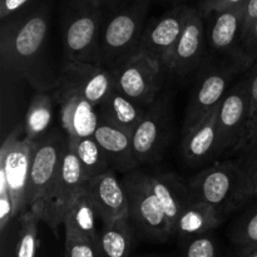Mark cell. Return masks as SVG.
<instances>
[{
    "label": "cell",
    "instance_id": "cell-1",
    "mask_svg": "<svg viewBox=\"0 0 257 257\" xmlns=\"http://www.w3.org/2000/svg\"><path fill=\"white\" fill-rule=\"evenodd\" d=\"M49 7L40 4L23 9L2 20L0 60L3 73L27 80L38 92L54 90L58 85L47 59Z\"/></svg>",
    "mask_w": 257,
    "mask_h": 257
},
{
    "label": "cell",
    "instance_id": "cell-2",
    "mask_svg": "<svg viewBox=\"0 0 257 257\" xmlns=\"http://www.w3.org/2000/svg\"><path fill=\"white\" fill-rule=\"evenodd\" d=\"M193 201L212 206L221 217L250 200V180L238 161L217 162L188 183Z\"/></svg>",
    "mask_w": 257,
    "mask_h": 257
},
{
    "label": "cell",
    "instance_id": "cell-3",
    "mask_svg": "<svg viewBox=\"0 0 257 257\" xmlns=\"http://www.w3.org/2000/svg\"><path fill=\"white\" fill-rule=\"evenodd\" d=\"M102 5L97 0H69L63 20L65 63L99 64Z\"/></svg>",
    "mask_w": 257,
    "mask_h": 257
},
{
    "label": "cell",
    "instance_id": "cell-4",
    "mask_svg": "<svg viewBox=\"0 0 257 257\" xmlns=\"http://www.w3.org/2000/svg\"><path fill=\"white\" fill-rule=\"evenodd\" d=\"M148 8L150 0H132L103 23L99 42L100 65L110 69L138 52Z\"/></svg>",
    "mask_w": 257,
    "mask_h": 257
},
{
    "label": "cell",
    "instance_id": "cell-5",
    "mask_svg": "<svg viewBox=\"0 0 257 257\" xmlns=\"http://www.w3.org/2000/svg\"><path fill=\"white\" fill-rule=\"evenodd\" d=\"M122 182L127 192L130 221L133 228L147 240H168L172 231L153 192L150 176L135 170L125 173Z\"/></svg>",
    "mask_w": 257,
    "mask_h": 257
},
{
    "label": "cell",
    "instance_id": "cell-6",
    "mask_svg": "<svg viewBox=\"0 0 257 257\" xmlns=\"http://www.w3.org/2000/svg\"><path fill=\"white\" fill-rule=\"evenodd\" d=\"M35 142L27 140L24 127L18 125L0 148V177L4 178L13 202V216L28 211V187Z\"/></svg>",
    "mask_w": 257,
    "mask_h": 257
},
{
    "label": "cell",
    "instance_id": "cell-7",
    "mask_svg": "<svg viewBox=\"0 0 257 257\" xmlns=\"http://www.w3.org/2000/svg\"><path fill=\"white\" fill-rule=\"evenodd\" d=\"M87 178L79 160L68 146L62 160L57 178L37 217L47 223L58 237V228L64 223L65 215L80 191L84 188Z\"/></svg>",
    "mask_w": 257,
    "mask_h": 257
},
{
    "label": "cell",
    "instance_id": "cell-8",
    "mask_svg": "<svg viewBox=\"0 0 257 257\" xmlns=\"http://www.w3.org/2000/svg\"><path fill=\"white\" fill-rule=\"evenodd\" d=\"M118 90L143 107L157 99L162 87V65L146 53L137 52L110 68Z\"/></svg>",
    "mask_w": 257,
    "mask_h": 257
},
{
    "label": "cell",
    "instance_id": "cell-9",
    "mask_svg": "<svg viewBox=\"0 0 257 257\" xmlns=\"http://www.w3.org/2000/svg\"><path fill=\"white\" fill-rule=\"evenodd\" d=\"M67 147L68 137H63L57 131L35 142L28 187V211L35 215L40 211L57 178Z\"/></svg>",
    "mask_w": 257,
    "mask_h": 257
},
{
    "label": "cell",
    "instance_id": "cell-10",
    "mask_svg": "<svg viewBox=\"0 0 257 257\" xmlns=\"http://www.w3.org/2000/svg\"><path fill=\"white\" fill-rule=\"evenodd\" d=\"M243 68L236 62L203 68L186 109L183 133L220 107L230 90L231 80Z\"/></svg>",
    "mask_w": 257,
    "mask_h": 257
},
{
    "label": "cell",
    "instance_id": "cell-11",
    "mask_svg": "<svg viewBox=\"0 0 257 257\" xmlns=\"http://www.w3.org/2000/svg\"><path fill=\"white\" fill-rule=\"evenodd\" d=\"M113 88L114 77L109 68L93 63H65L53 98L79 95L98 107Z\"/></svg>",
    "mask_w": 257,
    "mask_h": 257
},
{
    "label": "cell",
    "instance_id": "cell-12",
    "mask_svg": "<svg viewBox=\"0 0 257 257\" xmlns=\"http://www.w3.org/2000/svg\"><path fill=\"white\" fill-rule=\"evenodd\" d=\"M251 118L248 80L243 78L227 92L217 113L216 157L233 152L242 141Z\"/></svg>",
    "mask_w": 257,
    "mask_h": 257
},
{
    "label": "cell",
    "instance_id": "cell-13",
    "mask_svg": "<svg viewBox=\"0 0 257 257\" xmlns=\"http://www.w3.org/2000/svg\"><path fill=\"white\" fill-rule=\"evenodd\" d=\"M188 10L190 7L185 4L175 5L163 15L151 20L143 30L138 52L146 53L163 67L182 34Z\"/></svg>",
    "mask_w": 257,
    "mask_h": 257
},
{
    "label": "cell",
    "instance_id": "cell-14",
    "mask_svg": "<svg viewBox=\"0 0 257 257\" xmlns=\"http://www.w3.org/2000/svg\"><path fill=\"white\" fill-rule=\"evenodd\" d=\"M168 138V110L166 102L156 99L132 135L135 158L138 165L155 163L162 158Z\"/></svg>",
    "mask_w": 257,
    "mask_h": 257
},
{
    "label": "cell",
    "instance_id": "cell-15",
    "mask_svg": "<svg viewBox=\"0 0 257 257\" xmlns=\"http://www.w3.org/2000/svg\"><path fill=\"white\" fill-rule=\"evenodd\" d=\"M206 27L200 10H188L185 28L163 69L177 77H186L201 64L205 54Z\"/></svg>",
    "mask_w": 257,
    "mask_h": 257
},
{
    "label": "cell",
    "instance_id": "cell-16",
    "mask_svg": "<svg viewBox=\"0 0 257 257\" xmlns=\"http://www.w3.org/2000/svg\"><path fill=\"white\" fill-rule=\"evenodd\" d=\"M243 4L220 10H212L207 18L206 38L210 49L218 55H227L232 62L240 63V47L242 38ZM242 67V65H241Z\"/></svg>",
    "mask_w": 257,
    "mask_h": 257
},
{
    "label": "cell",
    "instance_id": "cell-17",
    "mask_svg": "<svg viewBox=\"0 0 257 257\" xmlns=\"http://www.w3.org/2000/svg\"><path fill=\"white\" fill-rule=\"evenodd\" d=\"M85 190L90 195L102 223L130 218L124 185L122 180H118L113 170L88 180L85 182Z\"/></svg>",
    "mask_w": 257,
    "mask_h": 257
},
{
    "label": "cell",
    "instance_id": "cell-18",
    "mask_svg": "<svg viewBox=\"0 0 257 257\" xmlns=\"http://www.w3.org/2000/svg\"><path fill=\"white\" fill-rule=\"evenodd\" d=\"M55 100L60 104L62 127L69 140L94 136L100 122L95 105L79 95H63Z\"/></svg>",
    "mask_w": 257,
    "mask_h": 257
},
{
    "label": "cell",
    "instance_id": "cell-19",
    "mask_svg": "<svg viewBox=\"0 0 257 257\" xmlns=\"http://www.w3.org/2000/svg\"><path fill=\"white\" fill-rule=\"evenodd\" d=\"M93 137L104 151L110 168L114 172L118 171L128 173L137 168L138 163L135 158L132 136L130 133L124 132L100 117L99 125Z\"/></svg>",
    "mask_w": 257,
    "mask_h": 257
},
{
    "label": "cell",
    "instance_id": "cell-20",
    "mask_svg": "<svg viewBox=\"0 0 257 257\" xmlns=\"http://www.w3.org/2000/svg\"><path fill=\"white\" fill-rule=\"evenodd\" d=\"M150 178L153 192L165 211L172 235H175L181 213L193 201L190 187L173 173H156Z\"/></svg>",
    "mask_w": 257,
    "mask_h": 257
},
{
    "label": "cell",
    "instance_id": "cell-21",
    "mask_svg": "<svg viewBox=\"0 0 257 257\" xmlns=\"http://www.w3.org/2000/svg\"><path fill=\"white\" fill-rule=\"evenodd\" d=\"M217 113L218 108L183 133L182 155L187 162L198 165L216 157Z\"/></svg>",
    "mask_w": 257,
    "mask_h": 257
},
{
    "label": "cell",
    "instance_id": "cell-22",
    "mask_svg": "<svg viewBox=\"0 0 257 257\" xmlns=\"http://www.w3.org/2000/svg\"><path fill=\"white\" fill-rule=\"evenodd\" d=\"M97 108L103 119L130 133L131 136L133 135L147 110V107H143L128 98L120 90H118L115 85Z\"/></svg>",
    "mask_w": 257,
    "mask_h": 257
},
{
    "label": "cell",
    "instance_id": "cell-23",
    "mask_svg": "<svg viewBox=\"0 0 257 257\" xmlns=\"http://www.w3.org/2000/svg\"><path fill=\"white\" fill-rule=\"evenodd\" d=\"M97 220H100L99 213L84 186L65 215L63 223L65 233L87 238L95 245L99 233V230L97 228Z\"/></svg>",
    "mask_w": 257,
    "mask_h": 257
},
{
    "label": "cell",
    "instance_id": "cell-24",
    "mask_svg": "<svg viewBox=\"0 0 257 257\" xmlns=\"http://www.w3.org/2000/svg\"><path fill=\"white\" fill-rule=\"evenodd\" d=\"M135 242V228L130 218L102 223L95 250L97 257H130Z\"/></svg>",
    "mask_w": 257,
    "mask_h": 257
},
{
    "label": "cell",
    "instance_id": "cell-25",
    "mask_svg": "<svg viewBox=\"0 0 257 257\" xmlns=\"http://www.w3.org/2000/svg\"><path fill=\"white\" fill-rule=\"evenodd\" d=\"M222 217L220 213L205 202L192 201L181 213L175 227V235L193 238L205 235L220 225Z\"/></svg>",
    "mask_w": 257,
    "mask_h": 257
},
{
    "label": "cell",
    "instance_id": "cell-26",
    "mask_svg": "<svg viewBox=\"0 0 257 257\" xmlns=\"http://www.w3.org/2000/svg\"><path fill=\"white\" fill-rule=\"evenodd\" d=\"M53 95L38 92L33 97L24 120V133L30 142H38L47 136L53 120Z\"/></svg>",
    "mask_w": 257,
    "mask_h": 257
},
{
    "label": "cell",
    "instance_id": "cell-27",
    "mask_svg": "<svg viewBox=\"0 0 257 257\" xmlns=\"http://www.w3.org/2000/svg\"><path fill=\"white\" fill-rule=\"evenodd\" d=\"M68 146L79 160L87 181L112 170L104 151L94 137L68 138Z\"/></svg>",
    "mask_w": 257,
    "mask_h": 257
},
{
    "label": "cell",
    "instance_id": "cell-28",
    "mask_svg": "<svg viewBox=\"0 0 257 257\" xmlns=\"http://www.w3.org/2000/svg\"><path fill=\"white\" fill-rule=\"evenodd\" d=\"M18 220L20 228L15 257H37L40 246L38 237V223L40 220L32 211H25Z\"/></svg>",
    "mask_w": 257,
    "mask_h": 257
},
{
    "label": "cell",
    "instance_id": "cell-29",
    "mask_svg": "<svg viewBox=\"0 0 257 257\" xmlns=\"http://www.w3.org/2000/svg\"><path fill=\"white\" fill-rule=\"evenodd\" d=\"M233 153L238 155L237 161L242 165L243 170L250 180L251 173L253 172L257 166V109L251 115L242 141L233 151Z\"/></svg>",
    "mask_w": 257,
    "mask_h": 257
},
{
    "label": "cell",
    "instance_id": "cell-30",
    "mask_svg": "<svg viewBox=\"0 0 257 257\" xmlns=\"http://www.w3.org/2000/svg\"><path fill=\"white\" fill-rule=\"evenodd\" d=\"M231 240L240 247L241 255L257 248V207L235 223L231 231Z\"/></svg>",
    "mask_w": 257,
    "mask_h": 257
},
{
    "label": "cell",
    "instance_id": "cell-31",
    "mask_svg": "<svg viewBox=\"0 0 257 257\" xmlns=\"http://www.w3.org/2000/svg\"><path fill=\"white\" fill-rule=\"evenodd\" d=\"M240 63L243 70L251 69L257 63V20L241 39Z\"/></svg>",
    "mask_w": 257,
    "mask_h": 257
},
{
    "label": "cell",
    "instance_id": "cell-32",
    "mask_svg": "<svg viewBox=\"0 0 257 257\" xmlns=\"http://www.w3.org/2000/svg\"><path fill=\"white\" fill-rule=\"evenodd\" d=\"M64 257H97L94 242L65 233Z\"/></svg>",
    "mask_w": 257,
    "mask_h": 257
},
{
    "label": "cell",
    "instance_id": "cell-33",
    "mask_svg": "<svg viewBox=\"0 0 257 257\" xmlns=\"http://www.w3.org/2000/svg\"><path fill=\"white\" fill-rule=\"evenodd\" d=\"M185 257H217L215 241L208 236H197L187 243Z\"/></svg>",
    "mask_w": 257,
    "mask_h": 257
},
{
    "label": "cell",
    "instance_id": "cell-34",
    "mask_svg": "<svg viewBox=\"0 0 257 257\" xmlns=\"http://www.w3.org/2000/svg\"><path fill=\"white\" fill-rule=\"evenodd\" d=\"M12 220H14L12 197H10L7 182L4 178L0 177V230L2 232H5Z\"/></svg>",
    "mask_w": 257,
    "mask_h": 257
},
{
    "label": "cell",
    "instance_id": "cell-35",
    "mask_svg": "<svg viewBox=\"0 0 257 257\" xmlns=\"http://www.w3.org/2000/svg\"><path fill=\"white\" fill-rule=\"evenodd\" d=\"M32 0H0V19L5 20L10 15L24 9Z\"/></svg>",
    "mask_w": 257,
    "mask_h": 257
},
{
    "label": "cell",
    "instance_id": "cell-36",
    "mask_svg": "<svg viewBox=\"0 0 257 257\" xmlns=\"http://www.w3.org/2000/svg\"><path fill=\"white\" fill-rule=\"evenodd\" d=\"M257 20V0H246L243 4V22L242 37L248 32L252 24ZM242 39V38H241Z\"/></svg>",
    "mask_w": 257,
    "mask_h": 257
},
{
    "label": "cell",
    "instance_id": "cell-37",
    "mask_svg": "<svg viewBox=\"0 0 257 257\" xmlns=\"http://www.w3.org/2000/svg\"><path fill=\"white\" fill-rule=\"evenodd\" d=\"M248 80V92H250L251 100V115L257 109V63L250 69L247 77Z\"/></svg>",
    "mask_w": 257,
    "mask_h": 257
},
{
    "label": "cell",
    "instance_id": "cell-38",
    "mask_svg": "<svg viewBox=\"0 0 257 257\" xmlns=\"http://www.w3.org/2000/svg\"><path fill=\"white\" fill-rule=\"evenodd\" d=\"M245 2H246V0H216V2L212 4V7L210 8V10H208V12L206 13V14H208V13L212 12V10L225 9V8L233 7V5L242 4V3H245ZM205 15H203V17H205Z\"/></svg>",
    "mask_w": 257,
    "mask_h": 257
},
{
    "label": "cell",
    "instance_id": "cell-39",
    "mask_svg": "<svg viewBox=\"0 0 257 257\" xmlns=\"http://www.w3.org/2000/svg\"><path fill=\"white\" fill-rule=\"evenodd\" d=\"M250 197L257 198V166L250 177Z\"/></svg>",
    "mask_w": 257,
    "mask_h": 257
},
{
    "label": "cell",
    "instance_id": "cell-40",
    "mask_svg": "<svg viewBox=\"0 0 257 257\" xmlns=\"http://www.w3.org/2000/svg\"><path fill=\"white\" fill-rule=\"evenodd\" d=\"M216 0H201V4H200V13L202 15H205L206 13L210 10V8L212 7V4L215 3Z\"/></svg>",
    "mask_w": 257,
    "mask_h": 257
},
{
    "label": "cell",
    "instance_id": "cell-41",
    "mask_svg": "<svg viewBox=\"0 0 257 257\" xmlns=\"http://www.w3.org/2000/svg\"><path fill=\"white\" fill-rule=\"evenodd\" d=\"M240 257H257V248H255V250L250 251V252L245 253V255H241Z\"/></svg>",
    "mask_w": 257,
    "mask_h": 257
},
{
    "label": "cell",
    "instance_id": "cell-42",
    "mask_svg": "<svg viewBox=\"0 0 257 257\" xmlns=\"http://www.w3.org/2000/svg\"><path fill=\"white\" fill-rule=\"evenodd\" d=\"M166 2L173 3V4H175V5H180V3L182 2V0H166Z\"/></svg>",
    "mask_w": 257,
    "mask_h": 257
},
{
    "label": "cell",
    "instance_id": "cell-43",
    "mask_svg": "<svg viewBox=\"0 0 257 257\" xmlns=\"http://www.w3.org/2000/svg\"><path fill=\"white\" fill-rule=\"evenodd\" d=\"M98 3H99L100 5H103V4H105V3H108V2H110V0H97Z\"/></svg>",
    "mask_w": 257,
    "mask_h": 257
}]
</instances>
